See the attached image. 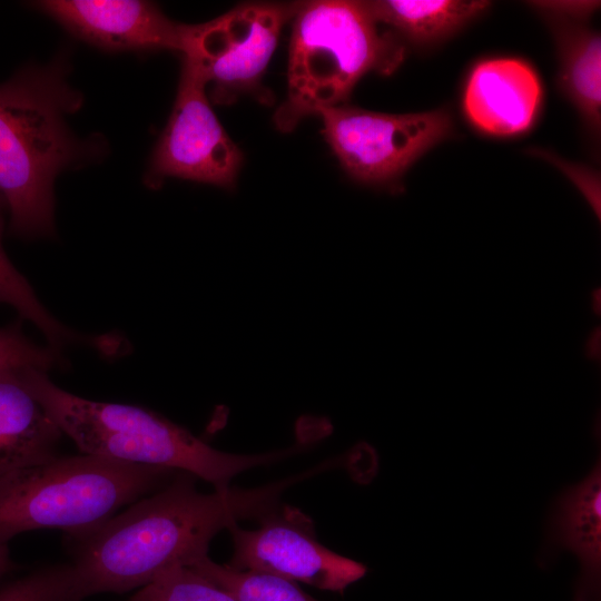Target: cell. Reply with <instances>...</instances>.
<instances>
[{"label": "cell", "instance_id": "obj_1", "mask_svg": "<svg viewBox=\"0 0 601 601\" xmlns=\"http://www.w3.org/2000/svg\"><path fill=\"white\" fill-rule=\"evenodd\" d=\"M302 476L262 487L203 493L195 475L177 472L162 487L97 529L69 535L72 563L91 595L141 588L169 569L208 556L218 532L274 510L283 491Z\"/></svg>", "mask_w": 601, "mask_h": 601}, {"label": "cell", "instance_id": "obj_2", "mask_svg": "<svg viewBox=\"0 0 601 601\" xmlns=\"http://www.w3.org/2000/svg\"><path fill=\"white\" fill-rule=\"evenodd\" d=\"M68 69L60 56L0 85V194L10 229L21 237L53 234L57 176L102 154L101 144L78 139L67 125L82 105Z\"/></svg>", "mask_w": 601, "mask_h": 601}, {"label": "cell", "instance_id": "obj_3", "mask_svg": "<svg viewBox=\"0 0 601 601\" xmlns=\"http://www.w3.org/2000/svg\"><path fill=\"white\" fill-rule=\"evenodd\" d=\"M23 376L61 432L83 454L187 472L215 490L228 489L234 476L282 460L303 445L265 454L227 453L149 410L79 397L55 385L39 368L27 367Z\"/></svg>", "mask_w": 601, "mask_h": 601}, {"label": "cell", "instance_id": "obj_4", "mask_svg": "<svg viewBox=\"0 0 601 601\" xmlns=\"http://www.w3.org/2000/svg\"><path fill=\"white\" fill-rule=\"evenodd\" d=\"M405 47L383 32L366 1L298 2L293 17L287 97L274 122L292 131L305 117L345 105L367 72L388 76L402 63Z\"/></svg>", "mask_w": 601, "mask_h": 601}, {"label": "cell", "instance_id": "obj_5", "mask_svg": "<svg viewBox=\"0 0 601 601\" xmlns=\"http://www.w3.org/2000/svg\"><path fill=\"white\" fill-rule=\"evenodd\" d=\"M177 471L97 455L58 456L0 485V543L36 529L76 536L167 484Z\"/></svg>", "mask_w": 601, "mask_h": 601}, {"label": "cell", "instance_id": "obj_6", "mask_svg": "<svg viewBox=\"0 0 601 601\" xmlns=\"http://www.w3.org/2000/svg\"><path fill=\"white\" fill-rule=\"evenodd\" d=\"M298 3H245L204 23L188 24L183 58L200 75L210 104L230 105L242 93L269 102L262 78L279 33Z\"/></svg>", "mask_w": 601, "mask_h": 601}, {"label": "cell", "instance_id": "obj_7", "mask_svg": "<svg viewBox=\"0 0 601 601\" xmlns=\"http://www.w3.org/2000/svg\"><path fill=\"white\" fill-rule=\"evenodd\" d=\"M324 136L357 181L391 185L453 130L445 109L392 115L342 105L323 110Z\"/></svg>", "mask_w": 601, "mask_h": 601}, {"label": "cell", "instance_id": "obj_8", "mask_svg": "<svg viewBox=\"0 0 601 601\" xmlns=\"http://www.w3.org/2000/svg\"><path fill=\"white\" fill-rule=\"evenodd\" d=\"M243 154L214 114L205 83L183 58L175 104L145 174V184L159 188L167 178H181L231 189Z\"/></svg>", "mask_w": 601, "mask_h": 601}, {"label": "cell", "instance_id": "obj_9", "mask_svg": "<svg viewBox=\"0 0 601 601\" xmlns=\"http://www.w3.org/2000/svg\"><path fill=\"white\" fill-rule=\"evenodd\" d=\"M258 520L255 530L238 523L227 529L234 545L228 566L339 593L367 572L363 563L322 545L312 520L296 508H275Z\"/></svg>", "mask_w": 601, "mask_h": 601}, {"label": "cell", "instance_id": "obj_10", "mask_svg": "<svg viewBox=\"0 0 601 601\" xmlns=\"http://www.w3.org/2000/svg\"><path fill=\"white\" fill-rule=\"evenodd\" d=\"M75 37L111 52H183L188 24L170 20L157 4L131 0L32 2Z\"/></svg>", "mask_w": 601, "mask_h": 601}, {"label": "cell", "instance_id": "obj_11", "mask_svg": "<svg viewBox=\"0 0 601 601\" xmlns=\"http://www.w3.org/2000/svg\"><path fill=\"white\" fill-rule=\"evenodd\" d=\"M571 552L579 561L573 601L601 599V463H594L580 482L565 487L553 501L539 561Z\"/></svg>", "mask_w": 601, "mask_h": 601}, {"label": "cell", "instance_id": "obj_12", "mask_svg": "<svg viewBox=\"0 0 601 601\" xmlns=\"http://www.w3.org/2000/svg\"><path fill=\"white\" fill-rule=\"evenodd\" d=\"M541 95L539 79L525 62L511 58L490 59L471 72L464 109L482 131L495 136L515 135L532 125Z\"/></svg>", "mask_w": 601, "mask_h": 601}, {"label": "cell", "instance_id": "obj_13", "mask_svg": "<svg viewBox=\"0 0 601 601\" xmlns=\"http://www.w3.org/2000/svg\"><path fill=\"white\" fill-rule=\"evenodd\" d=\"M24 368L0 372V485L55 457L63 434L28 387Z\"/></svg>", "mask_w": 601, "mask_h": 601}, {"label": "cell", "instance_id": "obj_14", "mask_svg": "<svg viewBox=\"0 0 601 601\" xmlns=\"http://www.w3.org/2000/svg\"><path fill=\"white\" fill-rule=\"evenodd\" d=\"M489 4L474 0L366 1L377 23L391 26L416 45L443 39L482 13Z\"/></svg>", "mask_w": 601, "mask_h": 601}, {"label": "cell", "instance_id": "obj_15", "mask_svg": "<svg viewBox=\"0 0 601 601\" xmlns=\"http://www.w3.org/2000/svg\"><path fill=\"white\" fill-rule=\"evenodd\" d=\"M560 83L592 127L600 126L601 40L584 29H562Z\"/></svg>", "mask_w": 601, "mask_h": 601}, {"label": "cell", "instance_id": "obj_16", "mask_svg": "<svg viewBox=\"0 0 601 601\" xmlns=\"http://www.w3.org/2000/svg\"><path fill=\"white\" fill-rule=\"evenodd\" d=\"M189 568L231 593L238 601H317L295 582L265 573L235 570L208 556Z\"/></svg>", "mask_w": 601, "mask_h": 601}, {"label": "cell", "instance_id": "obj_17", "mask_svg": "<svg viewBox=\"0 0 601 601\" xmlns=\"http://www.w3.org/2000/svg\"><path fill=\"white\" fill-rule=\"evenodd\" d=\"M4 200L0 194V303L13 306L22 318L32 322L46 336L49 346L59 351L69 342L82 339L55 319L41 305L28 280L14 268L1 244L2 208Z\"/></svg>", "mask_w": 601, "mask_h": 601}, {"label": "cell", "instance_id": "obj_18", "mask_svg": "<svg viewBox=\"0 0 601 601\" xmlns=\"http://www.w3.org/2000/svg\"><path fill=\"white\" fill-rule=\"evenodd\" d=\"M89 595L72 562L41 568L0 589V601H81Z\"/></svg>", "mask_w": 601, "mask_h": 601}, {"label": "cell", "instance_id": "obj_19", "mask_svg": "<svg viewBox=\"0 0 601 601\" xmlns=\"http://www.w3.org/2000/svg\"><path fill=\"white\" fill-rule=\"evenodd\" d=\"M129 601H238L189 566H176L139 588Z\"/></svg>", "mask_w": 601, "mask_h": 601}, {"label": "cell", "instance_id": "obj_20", "mask_svg": "<svg viewBox=\"0 0 601 601\" xmlns=\"http://www.w3.org/2000/svg\"><path fill=\"white\" fill-rule=\"evenodd\" d=\"M60 363L59 351L32 343L23 334L20 323L0 328V372L24 367L46 372Z\"/></svg>", "mask_w": 601, "mask_h": 601}, {"label": "cell", "instance_id": "obj_21", "mask_svg": "<svg viewBox=\"0 0 601 601\" xmlns=\"http://www.w3.org/2000/svg\"><path fill=\"white\" fill-rule=\"evenodd\" d=\"M535 8H540L548 13L566 14L570 17H587L594 11L600 2L595 1H535Z\"/></svg>", "mask_w": 601, "mask_h": 601}, {"label": "cell", "instance_id": "obj_22", "mask_svg": "<svg viewBox=\"0 0 601 601\" xmlns=\"http://www.w3.org/2000/svg\"><path fill=\"white\" fill-rule=\"evenodd\" d=\"M13 563L9 555V549L6 543H0V578L9 572Z\"/></svg>", "mask_w": 601, "mask_h": 601}]
</instances>
